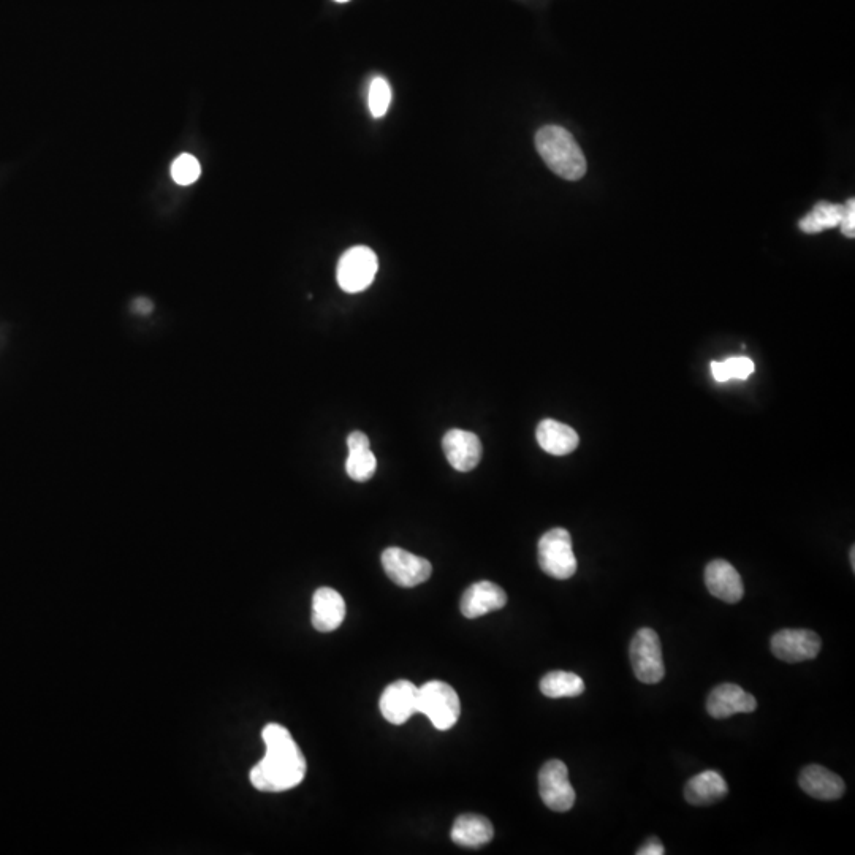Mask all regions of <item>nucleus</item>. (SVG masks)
<instances>
[{
	"instance_id": "4",
	"label": "nucleus",
	"mask_w": 855,
	"mask_h": 855,
	"mask_svg": "<svg viewBox=\"0 0 855 855\" xmlns=\"http://www.w3.org/2000/svg\"><path fill=\"white\" fill-rule=\"evenodd\" d=\"M539 566L556 580H567L577 572L572 537L563 528L550 529L539 540Z\"/></svg>"
},
{
	"instance_id": "11",
	"label": "nucleus",
	"mask_w": 855,
	"mask_h": 855,
	"mask_svg": "<svg viewBox=\"0 0 855 855\" xmlns=\"http://www.w3.org/2000/svg\"><path fill=\"white\" fill-rule=\"evenodd\" d=\"M445 458L456 471L469 472L482 460V442L471 431L450 430L442 441Z\"/></svg>"
},
{
	"instance_id": "5",
	"label": "nucleus",
	"mask_w": 855,
	"mask_h": 855,
	"mask_svg": "<svg viewBox=\"0 0 855 855\" xmlns=\"http://www.w3.org/2000/svg\"><path fill=\"white\" fill-rule=\"evenodd\" d=\"M377 271L379 260L373 249L355 246L350 247L339 259L336 279L344 292L360 293L373 284Z\"/></svg>"
},
{
	"instance_id": "2",
	"label": "nucleus",
	"mask_w": 855,
	"mask_h": 855,
	"mask_svg": "<svg viewBox=\"0 0 855 855\" xmlns=\"http://www.w3.org/2000/svg\"><path fill=\"white\" fill-rule=\"evenodd\" d=\"M536 148L547 167L567 181L586 175V159L572 133L559 126H547L537 132Z\"/></svg>"
},
{
	"instance_id": "15",
	"label": "nucleus",
	"mask_w": 855,
	"mask_h": 855,
	"mask_svg": "<svg viewBox=\"0 0 855 855\" xmlns=\"http://www.w3.org/2000/svg\"><path fill=\"white\" fill-rule=\"evenodd\" d=\"M346 618V602L333 588H319L312 596V626L319 632H333Z\"/></svg>"
},
{
	"instance_id": "12",
	"label": "nucleus",
	"mask_w": 855,
	"mask_h": 855,
	"mask_svg": "<svg viewBox=\"0 0 855 855\" xmlns=\"http://www.w3.org/2000/svg\"><path fill=\"white\" fill-rule=\"evenodd\" d=\"M756 708L754 696L732 683L716 686L707 700L708 715L716 719H726L737 713H753Z\"/></svg>"
},
{
	"instance_id": "28",
	"label": "nucleus",
	"mask_w": 855,
	"mask_h": 855,
	"mask_svg": "<svg viewBox=\"0 0 855 855\" xmlns=\"http://www.w3.org/2000/svg\"><path fill=\"white\" fill-rule=\"evenodd\" d=\"M710 369L716 382H727L729 380L727 379L726 371H724V366L719 361H711Z\"/></svg>"
},
{
	"instance_id": "21",
	"label": "nucleus",
	"mask_w": 855,
	"mask_h": 855,
	"mask_svg": "<svg viewBox=\"0 0 855 855\" xmlns=\"http://www.w3.org/2000/svg\"><path fill=\"white\" fill-rule=\"evenodd\" d=\"M540 691L550 699H563V697H578L585 692V683L582 678L572 672L555 670L550 672L540 681Z\"/></svg>"
},
{
	"instance_id": "25",
	"label": "nucleus",
	"mask_w": 855,
	"mask_h": 855,
	"mask_svg": "<svg viewBox=\"0 0 855 855\" xmlns=\"http://www.w3.org/2000/svg\"><path fill=\"white\" fill-rule=\"evenodd\" d=\"M727 379L746 380L754 373V363L748 357H732L722 361Z\"/></svg>"
},
{
	"instance_id": "16",
	"label": "nucleus",
	"mask_w": 855,
	"mask_h": 855,
	"mask_svg": "<svg viewBox=\"0 0 855 855\" xmlns=\"http://www.w3.org/2000/svg\"><path fill=\"white\" fill-rule=\"evenodd\" d=\"M800 787L806 794L811 795L817 800H838L843 797L846 786L843 779L836 773L830 772L829 768L821 767V765H810L803 768L800 775Z\"/></svg>"
},
{
	"instance_id": "23",
	"label": "nucleus",
	"mask_w": 855,
	"mask_h": 855,
	"mask_svg": "<svg viewBox=\"0 0 855 855\" xmlns=\"http://www.w3.org/2000/svg\"><path fill=\"white\" fill-rule=\"evenodd\" d=\"M369 110L374 118H384L392 103V88L384 78H374L369 88Z\"/></svg>"
},
{
	"instance_id": "27",
	"label": "nucleus",
	"mask_w": 855,
	"mask_h": 855,
	"mask_svg": "<svg viewBox=\"0 0 855 855\" xmlns=\"http://www.w3.org/2000/svg\"><path fill=\"white\" fill-rule=\"evenodd\" d=\"M665 854L664 846L658 838H650L643 844L642 848L637 851V855H662Z\"/></svg>"
},
{
	"instance_id": "8",
	"label": "nucleus",
	"mask_w": 855,
	"mask_h": 855,
	"mask_svg": "<svg viewBox=\"0 0 855 855\" xmlns=\"http://www.w3.org/2000/svg\"><path fill=\"white\" fill-rule=\"evenodd\" d=\"M382 566L390 580L403 588L422 585L433 572V566L428 559L396 547L387 548L382 553Z\"/></svg>"
},
{
	"instance_id": "1",
	"label": "nucleus",
	"mask_w": 855,
	"mask_h": 855,
	"mask_svg": "<svg viewBox=\"0 0 855 855\" xmlns=\"http://www.w3.org/2000/svg\"><path fill=\"white\" fill-rule=\"evenodd\" d=\"M266 754L251 770L252 786L262 792H285L303 783L306 759L297 741L281 724H268L262 732Z\"/></svg>"
},
{
	"instance_id": "24",
	"label": "nucleus",
	"mask_w": 855,
	"mask_h": 855,
	"mask_svg": "<svg viewBox=\"0 0 855 855\" xmlns=\"http://www.w3.org/2000/svg\"><path fill=\"white\" fill-rule=\"evenodd\" d=\"M200 173H202L200 162L194 156H190V154L179 156L175 160L173 167H171L173 179H175L176 183L181 184V186H189V184L195 183L200 178Z\"/></svg>"
},
{
	"instance_id": "26",
	"label": "nucleus",
	"mask_w": 855,
	"mask_h": 855,
	"mask_svg": "<svg viewBox=\"0 0 855 855\" xmlns=\"http://www.w3.org/2000/svg\"><path fill=\"white\" fill-rule=\"evenodd\" d=\"M841 232L846 238H854L855 236V200L849 198L848 202L844 203L843 219L840 222Z\"/></svg>"
},
{
	"instance_id": "18",
	"label": "nucleus",
	"mask_w": 855,
	"mask_h": 855,
	"mask_svg": "<svg viewBox=\"0 0 855 855\" xmlns=\"http://www.w3.org/2000/svg\"><path fill=\"white\" fill-rule=\"evenodd\" d=\"M727 792H729V787H727L726 779L713 770L699 773V775L689 779L688 784L684 786V798L688 800V803L696 806L713 805V803L726 797Z\"/></svg>"
},
{
	"instance_id": "22",
	"label": "nucleus",
	"mask_w": 855,
	"mask_h": 855,
	"mask_svg": "<svg viewBox=\"0 0 855 855\" xmlns=\"http://www.w3.org/2000/svg\"><path fill=\"white\" fill-rule=\"evenodd\" d=\"M377 460L371 445L369 447H357L349 449L346 461V471L350 479L355 482H368L376 474Z\"/></svg>"
},
{
	"instance_id": "20",
	"label": "nucleus",
	"mask_w": 855,
	"mask_h": 855,
	"mask_svg": "<svg viewBox=\"0 0 855 855\" xmlns=\"http://www.w3.org/2000/svg\"><path fill=\"white\" fill-rule=\"evenodd\" d=\"M843 214L844 205L819 202L811 209L810 213L803 217L802 221L798 222V227H800L803 233L816 235V233L825 232V230H830V228L840 227Z\"/></svg>"
},
{
	"instance_id": "13",
	"label": "nucleus",
	"mask_w": 855,
	"mask_h": 855,
	"mask_svg": "<svg viewBox=\"0 0 855 855\" xmlns=\"http://www.w3.org/2000/svg\"><path fill=\"white\" fill-rule=\"evenodd\" d=\"M705 585L711 596L727 604H737L745 596V586L740 574L724 559H716L705 569Z\"/></svg>"
},
{
	"instance_id": "3",
	"label": "nucleus",
	"mask_w": 855,
	"mask_h": 855,
	"mask_svg": "<svg viewBox=\"0 0 855 855\" xmlns=\"http://www.w3.org/2000/svg\"><path fill=\"white\" fill-rule=\"evenodd\" d=\"M417 713L428 716L437 730H449L461 715L460 697L444 681H428L418 688Z\"/></svg>"
},
{
	"instance_id": "9",
	"label": "nucleus",
	"mask_w": 855,
	"mask_h": 855,
	"mask_svg": "<svg viewBox=\"0 0 855 855\" xmlns=\"http://www.w3.org/2000/svg\"><path fill=\"white\" fill-rule=\"evenodd\" d=\"M821 637L808 629H783L772 637L776 658L789 664L811 661L821 651Z\"/></svg>"
},
{
	"instance_id": "14",
	"label": "nucleus",
	"mask_w": 855,
	"mask_h": 855,
	"mask_svg": "<svg viewBox=\"0 0 855 855\" xmlns=\"http://www.w3.org/2000/svg\"><path fill=\"white\" fill-rule=\"evenodd\" d=\"M507 594L501 586L491 582H479L469 586L461 597V613L475 620L487 613L506 607Z\"/></svg>"
},
{
	"instance_id": "17",
	"label": "nucleus",
	"mask_w": 855,
	"mask_h": 855,
	"mask_svg": "<svg viewBox=\"0 0 855 855\" xmlns=\"http://www.w3.org/2000/svg\"><path fill=\"white\" fill-rule=\"evenodd\" d=\"M536 437L542 450L555 456L569 455L580 444V437L574 428L551 418L539 423Z\"/></svg>"
},
{
	"instance_id": "19",
	"label": "nucleus",
	"mask_w": 855,
	"mask_h": 855,
	"mask_svg": "<svg viewBox=\"0 0 855 855\" xmlns=\"http://www.w3.org/2000/svg\"><path fill=\"white\" fill-rule=\"evenodd\" d=\"M494 829L487 817L463 814L456 819L452 829L453 843L463 848H480L493 840Z\"/></svg>"
},
{
	"instance_id": "10",
	"label": "nucleus",
	"mask_w": 855,
	"mask_h": 855,
	"mask_svg": "<svg viewBox=\"0 0 855 855\" xmlns=\"http://www.w3.org/2000/svg\"><path fill=\"white\" fill-rule=\"evenodd\" d=\"M418 688L407 680L388 684L380 697V713L390 724L401 726L417 713Z\"/></svg>"
},
{
	"instance_id": "6",
	"label": "nucleus",
	"mask_w": 855,
	"mask_h": 855,
	"mask_svg": "<svg viewBox=\"0 0 855 855\" xmlns=\"http://www.w3.org/2000/svg\"><path fill=\"white\" fill-rule=\"evenodd\" d=\"M631 665L635 677L642 683L656 684L664 678L661 640L650 627H643L634 635L631 642Z\"/></svg>"
},
{
	"instance_id": "29",
	"label": "nucleus",
	"mask_w": 855,
	"mask_h": 855,
	"mask_svg": "<svg viewBox=\"0 0 855 855\" xmlns=\"http://www.w3.org/2000/svg\"><path fill=\"white\" fill-rule=\"evenodd\" d=\"M133 309L138 312V314H149L152 311V303L149 300H137L135 304H133Z\"/></svg>"
},
{
	"instance_id": "7",
	"label": "nucleus",
	"mask_w": 855,
	"mask_h": 855,
	"mask_svg": "<svg viewBox=\"0 0 855 855\" xmlns=\"http://www.w3.org/2000/svg\"><path fill=\"white\" fill-rule=\"evenodd\" d=\"M539 792L542 802L551 811L566 813L575 803V791L569 781V770L563 760H548L539 773Z\"/></svg>"
},
{
	"instance_id": "31",
	"label": "nucleus",
	"mask_w": 855,
	"mask_h": 855,
	"mask_svg": "<svg viewBox=\"0 0 855 855\" xmlns=\"http://www.w3.org/2000/svg\"><path fill=\"white\" fill-rule=\"evenodd\" d=\"M335 2H339V4H346L349 0H335Z\"/></svg>"
},
{
	"instance_id": "30",
	"label": "nucleus",
	"mask_w": 855,
	"mask_h": 855,
	"mask_svg": "<svg viewBox=\"0 0 855 855\" xmlns=\"http://www.w3.org/2000/svg\"><path fill=\"white\" fill-rule=\"evenodd\" d=\"M851 564H852V569H855V548L854 547L851 548Z\"/></svg>"
}]
</instances>
